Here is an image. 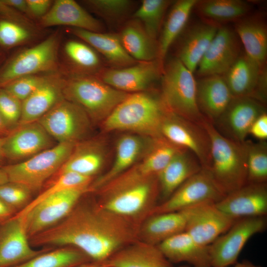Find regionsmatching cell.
<instances>
[{
  "instance_id": "obj_1",
  "label": "cell",
  "mask_w": 267,
  "mask_h": 267,
  "mask_svg": "<svg viewBox=\"0 0 267 267\" xmlns=\"http://www.w3.org/2000/svg\"><path fill=\"white\" fill-rule=\"evenodd\" d=\"M140 225L102 208L97 202L75 205L55 225L30 238L35 245L72 246L102 263L138 240Z\"/></svg>"
},
{
  "instance_id": "obj_2",
  "label": "cell",
  "mask_w": 267,
  "mask_h": 267,
  "mask_svg": "<svg viewBox=\"0 0 267 267\" xmlns=\"http://www.w3.org/2000/svg\"><path fill=\"white\" fill-rule=\"evenodd\" d=\"M169 111L161 95L145 91L130 93L102 122V127L105 131H130L156 138L161 136L160 127Z\"/></svg>"
},
{
  "instance_id": "obj_3",
  "label": "cell",
  "mask_w": 267,
  "mask_h": 267,
  "mask_svg": "<svg viewBox=\"0 0 267 267\" xmlns=\"http://www.w3.org/2000/svg\"><path fill=\"white\" fill-rule=\"evenodd\" d=\"M201 125L210 140V164L208 170L225 194L247 182V150L245 141L238 142L220 133L214 125L204 119Z\"/></svg>"
},
{
  "instance_id": "obj_4",
  "label": "cell",
  "mask_w": 267,
  "mask_h": 267,
  "mask_svg": "<svg viewBox=\"0 0 267 267\" xmlns=\"http://www.w3.org/2000/svg\"><path fill=\"white\" fill-rule=\"evenodd\" d=\"M129 93L119 90L91 75L76 74L65 80L64 98L83 109L90 120L103 121Z\"/></svg>"
},
{
  "instance_id": "obj_5",
  "label": "cell",
  "mask_w": 267,
  "mask_h": 267,
  "mask_svg": "<svg viewBox=\"0 0 267 267\" xmlns=\"http://www.w3.org/2000/svg\"><path fill=\"white\" fill-rule=\"evenodd\" d=\"M193 74L177 57L172 59L163 66L161 97L170 112L201 125L205 118L197 105Z\"/></svg>"
},
{
  "instance_id": "obj_6",
  "label": "cell",
  "mask_w": 267,
  "mask_h": 267,
  "mask_svg": "<svg viewBox=\"0 0 267 267\" xmlns=\"http://www.w3.org/2000/svg\"><path fill=\"white\" fill-rule=\"evenodd\" d=\"M100 194L97 203L102 208L140 225L157 205L159 198L157 175Z\"/></svg>"
},
{
  "instance_id": "obj_7",
  "label": "cell",
  "mask_w": 267,
  "mask_h": 267,
  "mask_svg": "<svg viewBox=\"0 0 267 267\" xmlns=\"http://www.w3.org/2000/svg\"><path fill=\"white\" fill-rule=\"evenodd\" d=\"M75 144L71 142L58 143L24 161L5 165L1 168L6 173L9 182L21 184L31 192L36 191L59 171Z\"/></svg>"
},
{
  "instance_id": "obj_8",
  "label": "cell",
  "mask_w": 267,
  "mask_h": 267,
  "mask_svg": "<svg viewBox=\"0 0 267 267\" xmlns=\"http://www.w3.org/2000/svg\"><path fill=\"white\" fill-rule=\"evenodd\" d=\"M59 44L58 34L54 33L5 59L0 67V88L22 77L53 71L57 64Z\"/></svg>"
},
{
  "instance_id": "obj_9",
  "label": "cell",
  "mask_w": 267,
  "mask_h": 267,
  "mask_svg": "<svg viewBox=\"0 0 267 267\" xmlns=\"http://www.w3.org/2000/svg\"><path fill=\"white\" fill-rule=\"evenodd\" d=\"M225 195L209 171L202 168L186 180L167 200L157 205L148 217L178 211L205 203L216 204Z\"/></svg>"
},
{
  "instance_id": "obj_10",
  "label": "cell",
  "mask_w": 267,
  "mask_h": 267,
  "mask_svg": "<svg viewBox=\"0 0 267 267\" xmlns=\"http://www.w3.org/2000/svg\"><path fill=\"white\" fill-rule=\"evenodd\" d=\"M267 227L266 217L236 220L224 233L209 245L211 267H228L235 264L249 239L264 231Z\"/></svg>"
},
{
  "instance_id": "obj_11",
  "label": "cell",
  "mask_w": 267,
  "mask_h": 267,
  "mask_svg": "<svg viewBox=\"0 0 267 267\" xmlns=\"http://www.w3.org/2000/svg\"><path fill=\"white\" fill-rule=\"evenodd\" d=\"M90 119L80 106L63 99L38 122L58 143H76L88 134Z\"/></svg>"
},
{
  "instance_id": "obj_12",
  "label": "cell",
  "mask_w": 267,
  "mask_h": 267,
  "mask_svg": "<svg viewBox=\"0 0 267 267\" xmlns=\"http://www.w3.org/2000/svg\"><path fill=\"white\" fill-rule=\"evenodd\" d=\"M160 134L170 142L192 153L202 168L208 169L211 159L210 140L202 125L169 111L163 120Z\"/></svg>"
},
{
  "instance_id": "obj_13",
  "label": "cell",
  "mask_w": 267,
  "mask_h": 267,
  "mask_svg": "<svg viewBox=\"0 0 267 267\" xmlns=\"http://www.w3.org/2000/svg\"><path fill=\"white\" fill-rule=\"evenodd\" d=\"M89 191V187L65 189L49 196L34 207L24 216L28 237L31 238L65 218L81 197Z\"/></svg>"
},
{
  "instance_id": "obj_14",
  "label": "cell",
  "mask_w": 267,
  "mask_h": 267,
  "mask_svg": "<svg viewBox=\"0 0 267 267\" xmlns=\"http://www.w3.org/2000/svg\"><path fill=\"white\" fill-rule=\"evenodd\" d=\"M266 112L262 102L248 96L233 97L229 104L213 124L225 137L240 143L246 141L253 122Z\"/></svg>"
},
{
  "instance_id": "obj_15",
  "label": "cell",
  "mask_w": 267,
  "mask_h": 267,
  "mask_svg": "<svg viewBox=\"0 0 267 267\" xmlns=\"http://www.w3.org/2000/svg\"><path fill=\"white\" fill-rule=\"evenodd\" d=\"M238 38L228 27L221 26L198 64L201 77L224 75L240 55Z\"/></svg>"
},
{
  "instance_id": "obj_16",
  "label": "cell",
  "mask_w": 267,
  "mask_h": 267,
  "mask_svg": "<svg viewBox=\"0 0 267 267\" xmlns=\"http://www.w3.org/2000/svg\"><path fill=\"white\" fill-rule=\"evenodd\" d=\"M215 205L224 214L235 220L244 218L266 217L267 183H247L226 194Z\"/></svg>"
},
{
  "instance_id": "obj_17",
  "label": "cell",
  "mask_w": 267,
  "mask_h": 267,
  "mask_svg": "<svg viewBox=\"0 0 267 267\" xmlns=\"http://www.w3.org/2000/svg\"><path fill=\"white\" fill-rule=\"evenodd\" d=\"M163 68L157 59L139 61L122 68L105 70L99 78L119 90L129 93L144 91L160 76Z\"/></svg>"
},
{
  "instance_id": "obj_18",
  "label": "cell",
  "mask_w": 267,
  "mask_h": 267,
  "mask_svg": "<svg viewBox=\"0 0 267 267\" xmlns=\"http://www.w3.org/2000/svg\"><path fill=\"white\" fill-rule=\"evenodd\" d=\"M28 238L25 217L6 220L0 229V267H13L44 252L33 249Z\"/></svg>"
},
{
  "instance_id": "obj_19",
  "label": "cell",
  "mask_w": 267,
  "mask_h": 267,
  "mask_svg": "<svg viewBox=\"0 0 267 267\" xmlns=\"http://www.w3.org/2000/svg\"><path fill=\"white\" fill-rule=\"evenodd\" d=\"M235 221L220 211L215 204H203L193 209L185 231L199 244L209 246Z\"/></svg>"
},
{
  "instance_id": "obj_20",
  "label": "cell",
  "mask_w": 267,
  "mask_h": 267,
  "mask_svg": "<svg viewBox=\"0 0 267 267\" xmlns=\"http://www.w3.org/2000/svg\"><path fill=\"white\" fill-rule=\"evenodd\" d=\"M52 138L38 122L18 126L4 138L3 150L6 160L28 159L51 147Z\"/></svg>"
},
{
  "instance_id": "obj_21",
  "label": "cell",
  "mask_w": 267,
  "mask_h": 267,
  "mask_svg": "<svg viewBox=\"0 0 267 267\" xmlns=\"http://www.w3.org/2000/svg\"><path fill=\"white\" fill-rule=\"evenodd\" d=\"M64 81L58 75H49L23 100L19 126L38 121L64 99Z\"/></svg>"
},
{
  "instance_id": "obj_22",
  "label": "cell",
  "mask_w": 267,
  "mask_h": 267,
  "mask_svg": "<svg viewBox=\"0 0 267 267\" xmlns=\"http://www.w3.org/2000/svg\"><path fill=\"white\" fill-rule=\"evenodd\" d=\"M40 24L44 27L66 26L93 32L103 31L101 22L73 0H55Z\"/></svg>"
},
{
  "instance_id": "obj_23",
  "label": "cell",
  "mask_w": 267,
  "mask_h": 267,
  "mask_svg": "<svg viewBox=\"0 0 267 267\" xmlns=\"http://www.w3.org/2000/svg\"><path fill=\"white\" fill-rule=\"evenodd\" d=\"M197 83V102L203 116L214 124L233 97L223 76L203 77Z\"/></svg>"
},
{
  "instance_id": "obj_24",
  "label": "cell",
  "mask_w": 267,
  "mask_h": 267,
  "mask_svg": "<svg viewBox=\"0 0 267 267\" xmlns=\"http://www.w3.org/2000/svg\"><path fill=\"white\" fill-rule=\"evenodd\" d=\"M194 207L149 216L140 225L138 240L157 245L167 239L185 231L189 216Z\"/></svg>"
},
{
  "instance_id": "obj_25",
  "label": "cell",
  "mask_w": 267,
  "mask_h": 267,
  "mask_svg": "<svg viewBox=\"0 0 267 267\" xmlns=\"http://www.w3.org/2000/svg\"><path fill=\"white\" fill-rule=\"evenodd\" d=\"M157 246L172 264L186 263L191 267H212L209 246L199 244L185 231L167 239Z\"/></svg>"
},
{
  "instance_id": "obj_26",
  "label": "cell",
  "mask_w": 267,
  "mask_h": 267,
  "mask_svg": "<svg viewBox=\"0 0 267 267\" xmlns=\"http://www.w3.org/2000/svg\"><path fill=\"white\" fill-rule=\"evenodd\" d=\"M202 169L199 161L190 152L183 149L177 153L157 175L161 203Z\"/></svg>"
},
{
  "instance_id": "obj_27",
  "label": "cell",
  "mask_w": 267,
  "mask_h": 267,
  "mask_svg": "<svg viewBox=\"0 0 267 267\" xmlns=\"http://www.w3.org/2000/svg\"><path fill=\"white\" fill-rule=\"evenodd\" d=\"M102 264L104 267H173L157 245L140 240L121 248Z\"/></svg>"
},
{
  "instance_id": "obj_28",
  "label": "cell",
  "mask_w": 267,
  "mask_h": 267,
  "mask_svg": "<svg viewBox=\"0 0 267 267\" xmlns=\"http://www.w3.org/2000/svg\"><path fill=\"white\" fill-rule=\"evenodd\" d=\"M263 68L245 54H240L223 75L232 97L248 96L258 100Z\"/></svg>"
},
{
  "instance_id": "obj_29",
  "label": "cell",
  "mask_w": 267,
  "mask_h": 267,
  "mask_svg": "<svg viewBox=\"0 0 267 267\" xmlns=\"http://www.w3.org/2000/svg\"><path fill=\"white\" fill-rule=\"evenodd\" d=\"M219 27L205 21L192 26L186 31L177 58L192 73L196 70Z\"/></svg>"
},
{
  "instance_id": "obj_30",
  "label": "cell",
  "mask_w": 267,
  "mask_h": 267,
  "mask_svg": "<svg viewBox=\"0 0 267 267\" xmlns=\"http://www.w3.org/2000/svg\"><path fill=\"white\" fill-rule=\"evenodd\" d=\"M69 30L71 34L100 53L109 64L116 68L136 63L125 49L118 34L93 32L72 28Z\"/></svg>"
},
{
  "instance_id": "obj_31",
  "label": "cell",
  "mask_w": 267,
  "mask_h": 267,
  "mask_svg": "<svg viewBox=\"0 0 267 267\" xmlns=\"http://www.w3.org/2000/svg\"><path fill=\"white\" fill-rule=\"evenodd\" d=\"M235 32L244 47L245 54L264 67L267 55V29L265 22L258 16H247L235 24Z\"/></svg>"
},
{
  "instance_id": "obj_32",
  "label": "cell",
  "mask_w": 267,
  "mask_h": 267,
  "mask_svg": "<svg viewBox=\"0 0 267 267\" xmlns=\"http://www.w3.org/2000/svg\"><path fill=\"white\" fill-rule=\"evenodd\" d=\"M144 141L141 136L135 134L121 136L116 144L115 158L112 166L90 185V191L98 190L129 169L143 152Z\"/></svg>"
},
{
  "instance_id": "obj_33",
  "label": "cell",
  "mask_w": 267,
  "mask_h": 267,
  "mask_svg": "<svg viewBox=\"0 0 267 267\" xmlns=\"http://www.w3.org/2000/svg\"><path fill=\"white\" fill-rule=\"evenodd\" d=\"M105 157L102 145L97 141L78 142L58 172V176L71 172L92 178L103 166Z\"/></svg>"
},
{
  "instance_id": "obj_34",
  "label": "cell",
  "mask_w": 267,
  "mask_h": 267,
  "mask_svg": "<svg viewBox=\"0 0 267 267\" xmlns=\"http://www.w3.org/2000/svg\"><path fill=\"white\" fill-rule=\"evenodd\" d=\"M197 1L178 0L171 8L157 42L156 59L162 68L170 47L184 29Z\"/></svg>"
},
{
  "instance_id": "obj_35",
  "label": "cell",
  "mask_w": 267,
  "mask_h": 267,
  "mask_svg": "<svg viewBox=\"0 0 267 267\" xmlns=\"http://www.w3.org/2000/svg\"><path fill=\"white\" fill-rule=\"evenodd\" d=\"M194 8L205 21L218 26L246 17L251 7L248 2L241 0H197Z\"/></svg>"
},
{
  "instance_id": "obj_36",
  "label": "cell",
  "mask_w": 267,
  "mask_h": 267,
  "mask_svg": "<svg viewBox=\"0 0 267 267\" xmlns=\"http://www.w3.org/2000/svg\"><path fill=\"white\" fill-rule=\"evenodd\" d=\"M119 36L126 51L136 61L157 59V43L149 37L137 20L133 19L127 23Z\"/></svg>"
},
{
  "instance_id": "obj_37",
  "label": "cell",
  "mask_w": 267,
  "mask_h": 267,
  "mask_svg": "<svg viewBox=\"0 0 267 267\" xmlns=\"http://www.w3.org/2000/svg\"><path fill=\"white\" fill-rule=\"evenodd\" d=\"M90 261L80 250L75 247H64L42 253L13 267H76Z\"/></svg>"
},
{
  "instance_id": "obj_38",
  "label": "cell",
  "mask_w": 267,
  "mask_h": 267,
  "mask_svg": "<svg viewBox=\"0 0 267 267\" xmlns=\"http://www.w3.org/2000/svg\"><path fill=\"white\" fill-rule=\"evenodd\" d=\"M172 1L143 0L133 15L138 21L149 37L156 42L164 16Z\"/></svg>"
},
{
  "instance_id": "obj_39",
  "label": "cell",
  "mask_w": 267,
  "mask_h": 267,
  "mask_svg": "<svg viewBox=\"0 0 267 267\" xmlns=\"http://www.w3.org/2000/svg\"><path fill=\"white\" fill-rule=\"evenodd\" d=\"M68 59L81 74L90 75L97 71L101 61L96 51L88 44L76 41H68L64 45Z\"/></svg>"
},
{
  "instance_id": "obj_40",
  "label": "cell",
  "mask_w": 267,
  "mask_h": 267,
  "mask_svg": "<svg viewBox=\"0 0 267 267\" xmlns=\"http://www.w3.org/2000/svg\"><path fill=\"white\" fill-rule=\"evenodd\" d=\"M92 178L84 176L71 172L63 173L58 176L57 180L48 188L40 194L36 198L15 216H25L34 207L49 196L65 189L89 187Z\"/></svg>"
},
{
  "instance_id": "obj_41",
  "label": "cell",
  "mask_w": 267,
  "mask_h": 267,
  "mask_svg": "<svg viewBox=\"0 0 267 267\" xmlns=\"http://www.w3.org/2000/svg\"><path fill=\"white\" fill-rule=\"evenodd\" d=\"M247 183H263L267 180V143L245 141Z\"/></svg>"
},
{
  "instance_id": "obj_42",
  "label": "cell",
  "mask_w": 267,
  "mask_h": 267,
  "mask_svg": "<svg viewBox=\"0 0 267 267\" xmlns=\"http://www.w3.org/2000/svg\"><path fill=\"white\" fill-rule=\"evenodd\" d=\"M32 35L29 28L0 17V49L3 51L28 41Z\"/></svg>"
},
{
  "instance_id": "obj_43",
  "label": "cell",
  "mask_w": 267,
  "mask_h": 267,
  "mask_svg": "<svg viewBox=\"0 0 267 267\" xmlns=\"http://www.w3.org/2000/svg\"><path fill=\"white\" fill-rule=\"evenodd\" d=\"M85 2L99 16L109 20L123 18L133 3L129 0H89Z\"/></svg>"
},
{
  "instance_id": "obj_44",
  "label": "cell",
  "mask_w": 267,
  "mask_h": 267,
  "mask_svg": "<svg viewBox=\"0 0 267 267\" xmlns=\"http://www.w3.org/2000/svg\"><path fill=\"white\" fill-rule=\"evenodd\" d=\"M22 101L3 88H0V114L12 132L19 125Z\"/></svg>"
},
{
  "instance_id": "obj_45",
  "label": "cell",
  "mask_w": 267,
  "mask_h": 267,
  "mask_svg": "<svg viewBox=\"0 0 267 267\" xmlns=\"http://www.w3.org/2000/svg\"><path fill=\"white\" fill-rule=\"evenodd\" d=\"M31 192L26 187L16 183L8 182L0 185V199L13 211L22 210L29 204Z\"/></svg>"
},
{
  "instance_id": "obj_46",
  "label": "cell",
  "mask_w": 267,
  "mask_h": 267,
  "mask_svg": "<svg viewBox=\"0 0 267 267\" xmlns=\"http://www.w3.org/2000/svg\"><path fill=\"white\" fill-rule=\"evenodd\" d=\"M49 76L38 74L22 77L1 88L4 89L22 102L44 82Z\"/></svg>"
},
{
  "instance_id": "obj_47",
  "label": "cell",
  "mask_w": 267,
  "mask_h": 267,
  "mask_svg": "<svg viewBox=\"0 0 267 267\" xmlns=\"http://www.w3.org/2000/svg\"><path fill=\"white\" fill-rule=\"evenodd\" d=\"M0 17L21 24L28 28L33 26L32 23L21 13L0 0Z\"/></svg>"
},
{
  "instance_id": "obj_48",
  "label": "cell",
  "mask_w": 267,
  "mask_h": 267,
  "mask_svg": "<svg viewBox=\"0 0 267 267\" xmlns=\"http://www.w3.org/2000/svg\"><path fill=\"white\" fill-rule=\"evenodd\" d=\"M260 140L266 141L267 138V114L265 112L253 122L249 131V134Z\"/></svg>"
},
{
  "instance_id": "obj_49",
  "label": "cell",
  "mask_w": 267,
  "mask_h": 267,
  "mask_svg": "<svg viewBox=\"0 0 267 267\" xmlns=\"http://www.w3.org/2000/svg\"><path fill=\"white\" fill-rule=\"evenodd\" d=\"M30 16L43 17L48 11L53 2L50 0H26Z\"/></svg>"
},
{
  "instance_id": "obj_50",
  "label": "cell",
  "mask_w": 267,
  "mask_h": 267,
  "mask_svg": "<svg viewBox=\"0 0 267 267\" xmlns=\"http://www.w3.org/2000/svg\"><path fill=\"white\" fill-rule=\"evenodd\" d=\"M7 4L11 6L22 14L30 15L26 0H3Z\"/></svg>"
},
{
  "instance_id": "obj_51",
  "label": "cell",
  "mask_w": 267,
  "mask_h": 267,
  "mask_svg": "<svg viewBox=\"0 0 267 267\" xmlns=\"http://www.w3.org/2000/svg\"><path fill=\"white\" fill-rule=\"evenodd\" d=\"M14 211L0 199V221L7 220Z\"/></svg>"
},
{
  "instance_id": "obj_52",
  "label": "cell",
  "mask_w": 267,
  "mask_h": 267,
  "mask_svg": "<svg viewBox=\"0 0 267 267\" xmlns=\"http://www.w3.org/2000/svg\"><path fill=\"white\" fill-rule=\"evenodd\" d=\"M11 131L7 126L0 114V137L4 138L8 135Z\"/></svg>"
},
{
  "instance_id": "obj_53",
  "label": "cell",
  "mask_w": 267,
  "mask_h": 267,
  "mask_svg": "<svg viewBox=\"0 0 267 267\" xmlns=\"http://www.w3.org/2000/svg\"><path fill=\"white\" fill-rule=\"evenodd\" d=\"M4 138L0 137V168H1L4 166V164L6 161V159L4 157L3 150V145Z\"/></svg>"
},
{
  "instance_id": "obj_54",
  "label": "cell",
  "mask_w": 267,
  "mask_h": 267,
  "mask_svg": "<svg viewBox=\"0 0 267 267\" xmlns=\"http://www.w3.org/2000/svg\"><path fill=\"white\" fill-rule=\"evenodd\" d=\"M222 267H229V266ZM232 267H261L256 266L248 261H243V262L241 263H238V262L236 263L235 264L233 265V266Z\"/></svg>"
},
{
  "instance_id": "obj_55",
  "label": "cell",
  "mask_w": 267,
  "mask_h": 267,
  "mask_svg": "<svg viewBox=\"0 0 267 267\" xmlns=\"http://www.w3.org/2000/svg\"><path fill=\"white\" fill-rule=\"evenodd\" d=\"M76 267H104L102 263L91 261Z\"/></svg>"
},
{
  "instance_id": "obj_56",
  "label": "cell",
  "mask_w": 267,
  "mask_h": 267,
  "mask_svg": "<svg viewBox=\"0 0 267 267\" xmlns=\"http://www.w3.org/2000/svg\"><path fill=\"white\" fill-rule=\"evenodd\" d=\"M8 182V179L6 173L2 168H0V185Z\"/></svg>"
},
{
  "instance_id": "obj_57",
  "label": "cell",
  "mask_w": 267,
  "mask_h": 267,
  "mask_svg": "<svg viewBox=\"0 0 267 267\" xmlns=\"http://www.w3.org/2000/svg\"><path fill=\"white\" fill-rule=\"evenodd\" d=\"M4 51L0 49V67L5 59Z\"/></svg>"
},
{
  "instance_id": "obj_58",
  "label": "cell",
  "mask_w": 267,
  "mask_h": 267,
  "mask_svg": "<svg viewBox=\"0 0 267 267\" xmlns=\"http://www.w3.org/2000/svg\"><path fill=\"white\" fill-rule=\"evenodd\" d=\"M177 267H191L190 265L186 264V265L179 266Z\"/></svg>"
}]
</instances>
